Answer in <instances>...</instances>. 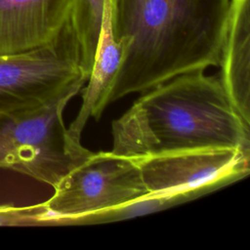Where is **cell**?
<instances>
[{
    "label": "cell",
    "mask_w": 250,
    "mask_h": 250,
    "mask_svg": "<svg viewBox=\"0 0 250 250\" xmlns=\"http://www.w3.org/2000/svg\"><path fill=\"white\" fill-rule=\"evenodd\" d=\"M231 0H109L122 60L109 104L178 75L219 66Z\"/></svg>",
    "instance_id": "obj_1"
},
{
    "label": "cell",
    "mask_w": 250,
    "mask_h": 250,
    "mask_svg": "<svg viewBox=\"0 0 250 250\" xmlns=\"http://www.w3.org/2000/svg\"><path fill=\"white\" fill-rule=\"evenodd\" d=\"M113 153L137 158L187 149L250 151V124L231 104L220 78L192 71L147 91L112 122Z\"/></svg>",
    "instance_id": "obj_2"
},
{
    "label": "cell",
    "mask_w": 250,
    "mask_h": 250,
    "mask_svg": "<svg viewBox=\"0 0 250 250\" xmlns=\"http://www.w3.org/2000/svg\"><path fill=\"white\" fill-rule=\"evenodd\" d=\"M84 85L79 81L48 104L0 118V169H10L55 187L92 151L67 135L62 113Z\"/></svg>",
    "instance_id": "obj_3"
},
{
    "label": "cell",
    "mask_w": 250,
    "mask_h": 250,
    "mask_svg": "<svg viewBox=\"0 0 250 250\" xmlns=\"http://www.w3.org/2000/svg\"><path fill=\"white\" fill-rule=\"evenodd\" d=\"M37 205L39 226L67 221L127 204L148 193L134 158L112 151L91 152Z\"/></svg>",
    "instance_id": "obj_4"
},
{
    "label": "cell",
    "mask_w": 250,
    "mask_h": 250,
    "mask_svg": "<svg viewBox=\"0 0 250 250\" xmlns=\"http://www.w3.org/2000/svg\"><path fill=\"white\" fill-rule=\"evenodd\" d=\"M79 81H86L75 35L66 21L49 43L0 55V118L34 110Z\"/></svg>",
    "instance_id": "obj_5"
},
{
    "label": "cell",
    "mask_w": 250,
    "mask_h": 250,
    "mask_svg": "<svg viewBox=\"0 0 250 250\" xmlns=\"http://www.w3.org/2000/svg\"><path fill=\"white\" fill-rule=\"evenodd\" d=\"M148 193L228 186L249 174L250 151L230 147L187 149L134 158Z\"/></svg>",
    "instance_id": "obj_6"
},
{
    "label": "cell",
    "mask_w": 250,
    "mask_h": 250,
    "mask_svg": "<svg viewBox=\"0 0 250 250\" xmlns=\"http://www.w3.org/2000/svg\"><path fill=\"white\" fill-rule=\"evenodd\" d=\"M73 0H0V55L22 53L52 41Z\"/></svg>",
    "instance_id": "obj_7"
},
{
    "label": "cell",
    "mask_w": 250,
    "mask_h": 250,
    "mask_svg": "<svg viewBox=\"0 0 250 250\" xmlns=\"http://www.w3.org/2000/svg\"><path fill=\"white\" fill-rule=\"evenodd\" d=\"M220 81L234 109L250 124V0H231Z\"/></svg>",
    "instance_id": "obj_8"
},
{
    "label": "cell",
    "mask_w": 250,
    "mask_h": 250,
    "mask_svg": "<svg viewBox=\"0 0 250 250\" xmlns=\"http://www.w3.org/2000/svg\"><path fill=\"white\" fill-rule=\"evenodd\" d=\"M122 60V48L114 39L111 22L109 0H104L100 38L95 54L88 84L82 93L80 110L67 128L69 139L81 145V135L89 118L99 119L106 107V97Z\"/></svg>",
    "instance_id": "obj_9"
},
{
    "label": "cell",
    "mask_w": 250,
    "mask_h": 250,
    "mask_svg": "<svg viewBox=\"0 0 250 250\" xmlns=\"http://www.w3.org/2000/svg\"><path fill=\"white\" fill-rule=\"evenodd\" d=\"M223 187V185L216 184L188 190L164 193H147L146 195L133 200L127 204H123L121 206L114 207L100 213L69 220L65 223V225L101 224L126 220L138 216H144L146 214L158 212L173 207L175 205L195 199L201 195L212 192Z\"/></svg>",
    "instance_id": "obj_10"
},
{
    "label": "cell",
    "mask_w": 250,
    "mask_h": 250,
    "mask_svg": "<svg viewBox=\"0 0 250 250\" xmlns=\"http://www.w3.org/2000/svg\"><path fill=\"white\" fill-rule=\"evenodd\" d=\"M104 0H73L67 18L80 53V65L86 81L91 73L100 38Z\"/></svg>",
    "instance_id": "obj_11"
}]
</instances>
